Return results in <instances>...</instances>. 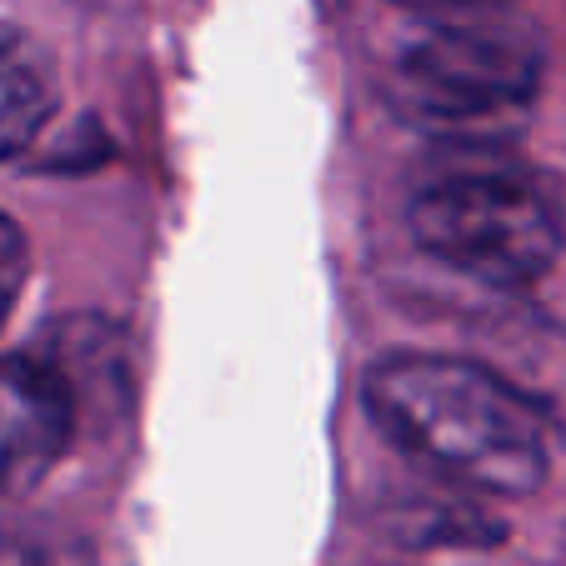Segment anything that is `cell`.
Listing matches in <instances>:
<instances>
[{
	"label": "cell",
	"mask_w": 566,
	"mask_h": 566,
	"mask_svg": "<svg viewBox=\"0 0 566 566\" xmlns=\"http://www.w3.org/2000/svg\"><path fill=\"white\" fill-rule=\"evenodd\" d=\"M391 447L471 492L526 496L546 476V417L512 381L457 356H386L361 381Z\"/></svg>",
	"instance_id": "obj_1"
},
{
	"label": "cell",
	"mask_w": 566,
	"mask_h": 566,
	"mask_svg": "<svg viewBox=\"0 0 566 566\" xmlns=\"http://www.w3.org/2000/svg\"><path fill=\"white\" fill-rule=\"evenodd\" d=\"M411 231L437 261L496 291H522L556 266L562 206L512 171H461L411 206Z\"/></svg>",
	"instance_id": "obj_2"
},
{
	"label": "cell",
	"mask_w": 566,
	"mask_h": 566,
	"mask_svg": "<svg viewBox=\"0 0 566 566\" xmlns=\"http://www.w3.org/2000/svg\"><path fill=\"white\" fill-rule=\"evenodd\" d=\"M536 75L542 55L512 25H431L396 61V101L431 126L492 120L532 101Z\"/></svg>",
	"instance_id": "obj_3"
},
{
	"label": "cell",
	"mask_w": 566,
	"mask_h": 566,
	"mask_svg": "<svg viewBox=\"0 0 566 566\" xmlns=\"http://www.w3.org/2000/svg\"><path fill=\"white\" fill-rule=\"evenodd\" d=\"M75 396L55 366L0 361V496H21L61 461Z\"/></svg>",
	"instance_id": "obj_4"
},
{
	"label": "cell",
	"mask_w": 566,
	"mask_h": 566,
	"mask_svg": "<svg viewBox=\"0 0 566 566\" xmlns=\"http://www.w3.org/2000/svg\"><path fill=\"white\" fill-rule=\"evenodd\" d=\"M51 116V86L15 45L0 41V156H15Z\"/></svg>",
	"instance_id": "obj_5"
},
{
	"label": "cell",
	"mask_w": 566,
	"mask_h": 566,
	"mask_svg": "<svg viewBox=\"0 0 566 566\" xmlns=\"http://www.w3.org/2000/svg\"><path fill=\"white\" fill-rule=\"evenodd\" d=\"M0 566H91V546L61 526H0Z\"/></svg>",
	"instance_id": "obj_6"
},
{
	"label": "cell",
	"mask_w": 566,
	"mask_h": 566,
	"mask_svg": "<svg viewBox=\"0 0 566 566\" xmlns=\"http://www.w3.org/2000/svg\"><path fill=\"white\" fill-rule=\"evenodd\" d=\"M21 281H25V235L15 231V221L0 216V321L11 316Z\"/></svg>",
	"instance_id": "obj_7"
},
{
	"label": "cell",
	"mask_w": 566,
	"mask_h": 566,
	"mask_svg": "<svg viewBox=\"0 0 566 566\" xmlns=\"http://www.w3.org/2000/svg\"><path fill=\"white\" fill-rule=\"evenodd\" d=\"M407 11H476V6H496V0H396Z\"/></svg>",
	"instance_id": "obj_8"
}]
</instances>
